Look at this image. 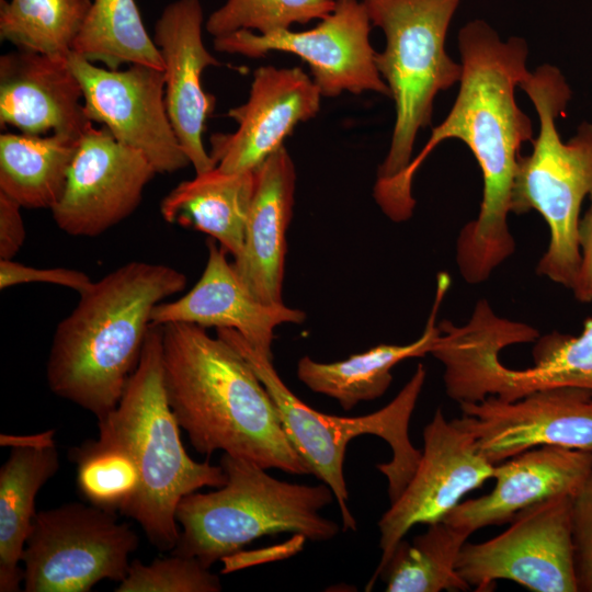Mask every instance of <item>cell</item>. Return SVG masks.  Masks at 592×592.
<instances>
[{
    "instance_id": "cell-36",
    "label": "cell",
    "mask_w": 592,
    "mask_h": 592,
    "mask_svg": "<svg viewBox=\"0 0 592 592\" xmlns=\"http://www.w3.org/2000/svg\"><path fill=\"white\" fill-rule=\"evenodd\" d=\"M579 246L581 261L574 284V297L582 303L592 301V196L590 206L579 223Z\"/></svg>"
},
{
    "instance_id": "cell-27",
    "label": "cell",
    "mask_w": 592,
    "mask_h": 592,
    "mask_svg": "<svg viewBox=\"0 0 592 592\" xmlns=\"http://www.w3.org/2000/svg\"><path fill=\"white\" fill-rule=\"evenodd\" d=\"M413 537L401 539L379 572L387 592L468 591L470 585L456 571L467 532L439 521Z\"/></svg>"
},
{
    "instance_id": "cell-10",
    "label": "cell",
    "mask_w": 592,
    "mask_h": 592,
    "mask_svg": "<svg viewBox=\"0 0 592 592\" xmlns=\"http://www.w3.org/2000/svg\"><path fill=\"white\" fill-rule=\"evenodd\" d=\"M138 535L115 512L73 502L36 513L22 559L25 592H88L121 582Z\"/></svg>"
},
{
    "instance_id": "cell-34",
    "label": "cell",
    "mask_w": 592,
    "mask_h": 592,
    "mask_svg": "<svg viewBox=\"0 0 592 592\" xmlns=\"http://www.w3.org/2000/svg\"><path fill=\"white\" fill-rule=\"evenodd\" d=\"M92 282L87 273L73 269H38L13 260H0L1 289L26 283H48L75 289L80 294Z\"/></svg>"
},
{
    "instance_id": "cell-26",
    "label": "cell",
    "mask_w": 592,
    "mask_h": 592,
    "mask_svg": "<svg viewBox=\"0 0 592 592\" xmlns=\"http://www.w3.org/2000/svg\"><path fill=\"white\" fill-rule=\"evenodd\" d=\"M79 138L1 134L0 192L23 208L52 210L62 196Z\"/></svg>"
},
{
    "instance_id": "cell-22",
    "label": "cell",
    "mask_w": 592,
    "mask_h": 592,
    "mask_svg": "<svg viewBox=\"0 0 592 592\" xmlns=\"http://www.w3.org/2000/svg\"><path fill=\"white\" fill-rule=\"evenodd\" d=\"M295 186V166L284 146L255 169L243 247L232 263L252 295L266 305L284 304L286 232L293 214Z\"/></svg>"
},
{
    "instance_id": "cell-2",
    "label": "cell",
    "mask_w": 592,
    "mask_h": 592,
    "mask_svg": "<svg viewBox=\"0 0 592 592\" xmlns=\"http://www.w3.org/2000/svg\"><path fill=\"white\" fill-rule=\"evenodd\" d=\"M159 327L167 399L196 452L223 451L265 469L310 475L266 388L231 344L193 323Z\"/></svg>"
},
{
    "instance_id": "cell-19",
    "label": "cell",
    "mask_w": 592,
    "mask_h": 592,
    "mask_svg": "<svg viewBox=\"0 0 592 592\" xmlns=\"http://www.w3.org/2000/svg\"><path fill=\"white\" fill-rule=\"evenodd\" d=\"M205 269L189 293L173 301L158 304L150 317L151 326L172 322L193 323L203 328L232 329L254 351L272 360L274 330L284 323H301L306 314L296 308L266 305L257 299L237 273L227 252L209 240Z\"/></svg>"
},
{
    "instance_id": "cell-29",
    "label": "cell",
    "mask_w": 592,
    "mask_h": 592,
    "mask_svg": "<svg viewBox=\"0 0 592 592\" xmlns=\"http://www.w3.org/2000/svg\"><path fill=\"white\" fill-rule=\"evenodd\" d=\"M92 0H0V37L18 49L68 58Z\"/></svg>"
},
{
    "instance_id": "cell-11",
    "label": "cell",
    "mask_w": 592,
    "mask_h": 592,
    "mask_svg": "<svg viewBox=\"0 0 592 592\" xmlns=\"http://www.w3.org/2000/svg\"><path fill=\"white\" fill-rule=\"evenodd\" d=\"M573 494H558L517 512L482 543H465L456 571L476 591L511 580L534 592H578L571 536Z\"/></svg>"
},
{
    "instance_id": "cell-30",
    "label": "cell",
    "mask_w": 592,
    "mask_h": 592,
    "mask_svg": "<svg viewBox=\"0 0 592 592\" xmlns=\"http://www.w3.org/2000/svg\"><path fill=\"white\" fill-rule=\"evenodd\" d=\"M77 488L90 504L121 513L138 488L137 468L122 448L99 439L72 447Z\"/></svg>"
},
{
    "instance_id": "cell-1",
    "label": "cell",
    "mask_w": 592,
    "mask_h": 592,
    "mask_svg": "<svg viewBox=\"0 0 592 592\" xmlns=\"http://www.w3.org/2000/svg\"><path fill=\"white\" fill-rule=\"evenodd\" d=\"M462 78L445 119L432 129L420 153L391 184L374 190V198L392 220L412 216L415 172L443 140H462L475 156L482 174L478 216L456 240V263L470 284L485 282L515 250L509 228L511 197L521 147L533 141L530 117L519 107L515 88L527 76L528 47L524 38L503 41L483 20H474L458 33Z\"/></svg>"
},
{
    "instance_id": "cell-20",
    "label": "cell",
    "mask_w": 592,
    "mask_h": 592,
    "mask_svg": "<svg viewBox=\"0 0 592 592\" xmlns=\"http://www.w3.org/2000/svg\"><path fill=\"white\" fill-rule=\"evenodd\" d=\"M493 466V490L460 502L444 522L467 532L508 523L521 510L558 494H574L592 473V451L542 445Z\"/></svg>"
},
{
    "instance_id": "cell-18",
    "label": "cell",
    "mask_w": 592,
    "mask_h": 592,
    "mask_svg": "<svg viewBox=\"0 0 592 592\" xmlns=\"http://www.w3.org/2000/svg\"><path fill=\"white\" fill-rule=\"evenodd\" d=\"M202 25L200 0H177L163 9L153 35L163 60L167 112L196 174L215 168L202 136L216 99L201 78L206 68L220 65L203 43Z\"/></svg>"
},
{
    "instance_id": "cell-24",
    "label": "cell",
    "mask_w": 592,
    "mask_h": 592,
    "mask_svg": "<svg viewBox=\"0 0 592 592\" xmlns=\"http://www.w3.org/2000/svg\"><path fill=\"white\" fill-rule=\"evenodd\" d=\"M254 186L255 170L227 173L214 168L172 189L160 213L170 224L209 235L235 259L243 247Z\"/></svg>"
},
{
    "instance_id": "cell-3",
    "label": "cell",
    "mask_w": 592,
    "mask_h": 592,
    "mask_svg": "<svg viewBox=\"0 0 592 592\" xmlns=\"http://www.w3.org/2000/svg\"><path fill=\"white\" fill-rule=\"evenodd\" d=\"M185 285L181 271L145 261L93 281L56 327L46 364L49 389L96 420L106 415L138 365L153 308Z\"/></svg>"
},
{
    "instance_id": "cell-14",
    "label": "cell",
    "mask_w": 592,
    "mask_h": 592,
    "mask_svg": "<svg viewBox=\"0 0 592 592\" xmlns=\"http://www.w3.org/2000/svg\"><path fill=\"white\" fill-rule=\"evenodd\" d=\"M423 443L415 473L378 521L382 557L366 591L415 524L444 520L466 493L492 478L494 465L478 452L473 435L440 408L423 429Z\"/></svg>"
},
{
    "instance_id": "cell-35",
    "label": "cell",
    "mask_w": 592,
    "mask_h": 592,
    "mask_svg": "<svg viewBox=\"0 0 592 592\" xmlns=\"http://www.w3.org/2000/svg\"><path fill=\"white\" fill-rule=\"evenodd\" d=\"M21 208L16 201L0 192V260H12L24 243Z\"/></svg>"
},
{
    "instance_id": "cell-32",
    "label": "cell",
    "mask_w": 592,
    "mask_h": 592,
    "mask_svg": "<svg viewBox=\"0 0 592 592\" xmlns=\"http://www.w3.org/2000/svg\"><path fill=\"white\" fill-rule=\"evenodd\" d=\"M223 585L194 557L172 554L156 558L150 563L139 559L130 561L126 577L118 582L116 592H219Z\"/></svg>"
},
{
    "instance_id": "cell-25",
    "label": "cell",
    "mask_w": 592,
    "mask_h": 592,
    "mask_svg": "<svg viewBox=\"0 0 592 592\" xmlns=\"http://www.w3.org/2000/svg\"><path fill=\"white\" fill-rule=\"evenodd\" d=\"M0 469V591L18 592L23 582L19 563L32 528L35 499L58 471L55 442L12 445Z\"/></svg>"
},
{
    "instance_id": "cell-4",
    "label": "cell",
    "mask_w": 592,
    "mask_h": 592,
    "mask_svg": "<svg viewBox=\"0 0 592 592\" xmlns=\"http://www.w3.org/2000/svg\"><path fill=\"white\" fill-rule=\"evenodd\" d=\"M98 439L125 451L137 468V491L122 513L140 525L155 547L171 551L180 536L175 513L182 498L223 487L227 476L220 464L195 462L183 446L166 395L159 326H150L117 406L98 419Z\"/></svg>"
},
{
    "instance_id": "cell-31",
    "label": "cell",
    "mask_w": 592,
    "mask_h": 592,
    "mask_svg": "<svg viewBox=\"0 0 592 592\" xmlns=\"http://www.w3.org/2000/svg\"><path fill=\"white\" fill-rule=\"evenodd\" d=\"M338 0H227L207 19L206 31L214 37L247 30L271 34L289 30L295 23L322 20Z\"/></svg>"
},
{
    "instance_id": "cell-7",
    "label": "cell",
    "mask_w": 592,
    "mask_h": 592,
    "mask_svg": "<svg viewBox=\"0 0 592 592\" xmlns=\"http://www.w3.org/2000/svg\"><path fill=\"white\" fill-rule=\"evenodd\" d=\"M217 337L231 344L248 361L266 388L289 443L310 475L333 491L344 531L356 530L343 475L345 452L353 439L372 434L388 443L392 457L388 463L377 464L376 468L388 480L390 503L400 497L422 456L410 441L409 423L426 376L423 364H418L410 380L384 408L361 417H338L317 411L301 401L283 383L272 360L254 351L236 330L217 329Z\"/></svg>"
},
{
    "instance_id": "cell-15",
    "label": "cell",
    "mask_w": 592,
    "mask_h": 592,
    "mask_svg": "<svg viewBox=\"0 0 592 592\" xmlns=\"http://www.w3.org/2000/svg\"><path fill=\"white\" fill-rule=\"evenodd\" d=\"M459 408L462 417L454 421L473 435L478 452L493 465L542 445L592 451L589 388H544L513 401L488 396Z\"/></svg>"
},
{
    "instance_id": "cell-6",
    "label": "cell",
    "mask_w": 592,
    "mask_h": 592,
    "mask_svg": "<svg viewBox=\"0 0 592 592\" xmlns=\"http://www.w3.org/2000/svg\"><path fill=\"white\" fill-rule=\"evenodd\" d=\"M532 101L539 121L533 150L521 156L514 177L511 212H538L549 228L548 248L536 272L572 288L581 261L580 209L592 196V124L582 123L563 143L556 121L572 91L561 71L542 65L519 86Z\"/></svg>"
},
{
    "instance_id": "cell-33",
    "label": "cell",
    "mask_w": 592,
    "mask_h": 592,
    "mask_svg": "<svg viewBox=\"0 0 592 592\" xmlns=\"http://www.w3.org/2000/svg\"><path fill=\"white\" fill-rule=\"evenodd\" d=\"M571 536L578 592H592V473L572 496Z\"/></svg>"
},
{
    "instance_id": "cell-17",
    "label": "cell",
    "mask_w": 592,
    "mask_h": 592,
    "mask_svg": "<svg viewBox=\"0 0 592 592\" xmlns=\"http://www.w3.org/2000/svg\"><path fill=\"white\" fill-rule=\"evenodd\" d=\"M321 93L300 68L263 66L253 73L248 100L228 112L238 127L209 138V156L219 171L258 169L298 123L316 116Z\"/></svg>"
},
{
    "instance_id": "cell-5",
    "label": "cell",
    "mask_w": 592,
    "mask_h": 592,
    "mask_svg": "<svg viewBox=\"0 0 592 592\" xmlns=\"http://www.w3.org/2000/svg\"><path fill=\"white\" fill-rule=\"evenodd\" d=\"M220 466L227 476L223 487L195 491L178 504L175 519L182 531L172 554L194 557L210 568L263 536L293 533L323 542L340 532L334 521L319 513L335 499L326 483L280 480L267 469L225 453Z\"/></svg>"
},
{
    "instance_id": "cell-9",
    "label": "cell",
    "mask_w": 592,
    "mask_h": 592,
    "mask_svg": "<svg viewBox=\"0 0 592 592\" xmlns=\"http://www.w3.org/2000/svg\"><path fill=\"white\" fill-rule=\"evenodd\" d=\"M524 340L520 322L499 317L489 307L474 310L463 326H449L433 351L444 366L447 396L458 403L478 402L488 396L513 401L544 388L592 389V318L584 321L577 337L558 331L538 337L532 367L504 366L501 350Z\"/></svg>"
},
{
    "instance_id": "cell-16",
    "label": "cell",
    "mask_w": 592,
    "mask_h": 592,
    "mask_svg": "<svg viewBox=\"0 0 592 592\" xmlns=\"http://www.w3.org/2000/svg\"><path fill=\"white\" fill-rule=\"evenodd\" d=\"M156 173L141 152L91 123L78 140L53 218L70 236L96 237L138 207Z\"/></svg>"
},
{
    "instance_id": "cell-12",
    "label": "cell",
    "mask_w": 592,
    "mask_h": 592,
    "mask_svg": "<svg viewBox=\"0 0 592 592\" xmlns=\"http://www.w3.org/2000/svg\"><path fill=\"white\" fill-rule=\"evenodd\" d=\"M371 20L361 0H338L334 10L308 31L291 30L258 34L241 30L214 37L220 53L261 58L273 50L300 57L322 96L365 91L390 96L369 42Z\"/></svg>"
},
{
    "instance_id": "cell-21",
    "label": "cell",
    "mask_w": 592,
    "mask_h": 592,
    "mask_svg": "<svg viewBox=\"0 0 592 592\" xmlns=\"http://www.w3.org/2000/svg\"><path fill=\"white\" fill-rule=\"evenodd\" d=\"M69 59L16 49L0 57V125L79 138L91 124Z\"/></svg>"
},
{
    "instance_id": "cell-23",
    "label": "cell",
    "mask_w": 592,
    "mask_h": 592,
    "mask_svg": "<svg viewBox=\"0 0 592 592\" xmlns=\"http://www.w3.org/2000/svg\"><path fill=\"white\" fill-rule=\"evenodd\" d=\"M449 286V275L439 273L430 316L415 341L403 345L379 344L333 363L303 356L297 363L298 379L310 390L335 399L344 410L353 409L361 401L379 398L388 389L391 369L398 363L430 354L441 333L436 319Z\"/></svg>"
},
{
    "instance_id": "cell-13",
    "label": "cell",
    "mask_w": 592,
    "mask_h": 592,
    "mask_svg": "<svg viewBox=\"0 0 592 592\" xmlns=\"http://www.w3.org/2000/svg\"><path fill=\"white\" fill-rule=\"evenodd\" d=\"M68 59L81 84L90 122L141 152L157 173H173L191 164L167 112L162 69L134 64L113 70L72 53Z\"/></svg>"
},
{
    "instance_id": "cell-28",
    "label": "cell",
    "mask_w": 592,
    "mask_h": 592,
    "mask_svg": "<svg viewBox=\"0 0 592 592\" xmlns=\"http://www.w3.org/2000/svg\"><path fill=\"white\" fill-rule=\"evenodd\" d=\"M72 54L113 70L134 64L163 70L135 0H92Z\"/></svg>"
},
{
    "instance_id": "cell-8",
    "label": "cell",
    "mask_w": 592,
    "mask_h": 592,
    "mask_svg": "<svg viewBox=\"0 0 592 592\" xmlns=\"http://www.w3.org/2000/svg\"><path fill=\"white\" fill-rule=\"evenodd\" d=\"M372 25L385 34L377 69L390 90L396 119L389 150L374 190L394 183L412 160L419 130L431 125L433 102L462 78V64L445 49L452 19L462 0H361Z\"/></svg>"
}]
</instances>
